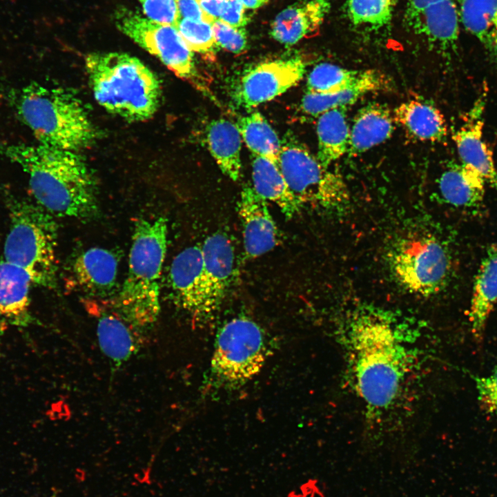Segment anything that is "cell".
I'll return each mask as SVG.
<instances>
[{
  "instance_id": "1",
  "label": "cell",
  "mask_w": 497,
  "mask_h": 497,
  "mask_svg": "<svg viewBox=\"0 0 497 497\" xmlns=\"http://www.w3.org/2000/svg\"><path fill=\"white\" fill-rule=\"evenodd\" d=\"M0 154L21 168L37 204L49 213L83 220L97 215L95 180L76 152L40 144L0 143Z\"/></svg>"
},
{
  "instance_id": "2",
  "label": "cell",
  "mask_w": 497,
  "mask_h": 497,
  "mask_svg": "<svg viewBox=\"0 0 497 497\" xmlns=\"http://www.w3.org/2000/svg\"><path fill=\"white\" fill-rule=\"evenodd\" d=\"M392 322L375 312H361L351 323L349 346L355 387L371 409H386L403 379V350Z\"/></svg>"
},
{
  "instance_id": "3",
  "label": "cell",
  "mask_w": 497,
  "mask_h": 497,
  "mask_svg": "<svg viewBox=\"0 0 497 497\" xmlns=\"http://www.w3.org/2000/svg\"><path fill=\"white\" fill-rule=\"evenodd\" d=\"M166 218L142 219L135 225L126 277L115 298L114 313L142 339L160 313V277L167 250Z\"/></svg>"
},
{
  "instance_id": "4",
  "label": "cell",
  "mask_w": 497,
  "mask_h": 497,
  "mask_svg": "<svg viewBox=\"0 0 497 497\" xmlns=\"http://www.w3.org/2000/svg\"><path fill=\"white\" fill-rule=\"evenodd\" d=\"M88 81L97 102L130 121L148 119L157 111L161 85L140 59L125 52H92L85 59Z\"/></svg>"
},
{
  "instance_id": "5",
  "label": "cell",
  "mask_w": 497,
  "mask_h": 497,
  "mask_svg": "<svg viewBox=\"0 0 497 497\" xmlns=\"http://www.w3.org/2000/svg\"><path fill=\"white\" fill-rule=\"evenodd\" d=\"M15 108L38 144L76 152L97 137L81 101L63 88L28 84L19 91Z\"/></svg>"
},
{
  "instance_id": "6",
  "label": "cell",
  "mask_w": 497,
  "mask_h": 497,
  "mask_svg": "<svg viewBox=\"0 0 497 497\" xmlns=\"http://www.w3.org/2000/svg\"><path fill=\"white\" fill-rule=\"evenodd\" d=\"M8 208L4 260L25 270L33 284L55 287L57 231L52 217L39 204L22 199H10Z\"/></svg>"
},
{
  "instance_id": "7",
  "label": "cell",
  "mask_w": 497,
  "mask_h": 497,
  "mask_svg": "<svg viewBox=\"0 0 497 497\" xmlns=\"http://www.w3.org/2000/svg\"><path fill=\"white\" fill-rule=\"evenodd\" d=\"M261 327L245 317L234 318L219 330L210 375L217 387L237 388L257 376L267 355Z\"/></svg>"
},
{
  "instance_id": "8",
  "label": "cell",
  "mask_w": 497,
  "mask_h": 497,
  "mask_svg": "<svg viewBox=\"0 0 497 497\" xmlns=\"http://www.w3.org/2000/svg\"><path fill=\"white\" fill-rule=\"evenodd\" d=\"M278 165L302 208L332 211L349 204V193L341 175L324 167L303 144L293 141L282 144Z\"/></svg>"
},
{
  "instance_id": "9",
  "label": "cell",
  "mask_w": 497,
  "mask_h": 497,
  "mask_svg": "<svg viewBox=\"0 0 497 497\" xmlns=\"http://www.w3.org/2000/svg\"><path fill=\"white\" fill-rule=\"evenodd\" d=\"M389 264L398 282L410 293L423 296L445 288L451 272L447 246L432 235L400 239L389 253Z\"/></svg>"
},
{
  "instance_id": "10",
  "label": "cell",
  "mask_w": 497,
  "mask_h": 497,
  "mask_svg": "<svg viewBox=\"0 0 497 497\" xmlns=\"http://www.w3.org/2000/svg\"><path fill=\"white\" fill-rule=\"evenodd\" d=\"M115 21L123 34L157 57L177 77L190 81L200 90H207L195 66L193 52L176 27L155 22L126 8L116 11Z\"/></svg>"
},
{
  "instance_id": "11",
  "label": "cell",
  "mask_w": 497,
  "mask_h": 497,
  "mask_svg": "<svg viewBox=\"0 0 497 497\" xmlns=\"http://www.w3.org/2000/svg\"><path fill=\"white\" fill-rule=\"evenodd\" d=\"M169 282L175 303L193 320L203 321L215 312L211 301L201 246H188L175 257Z\"/></svg>"
},
{
  "instance_id": "12",
  "label": "cell",
  "mask_w": 497,
  "mask_h": 497,
  "mask_svg": "<svg viewBox=\"0 0 497 497\" xmlns=\"http://www.w3.org/2000/svg\"><path fill=\"white\" fill-rule=\"evenodd\" d=\"M305 67L299 57L261 63L242 77L235 92V101L246 108L270 101L299 83Z\"/></svg>"
},
{
  "instance_id": "13",
  "label": "cell",
  "mask_w": 497,
  "mask_h": 497,
  "mask_svg": "<svg viewBox=\"0 0 497 497\" xmlns=\"http://www.w3.org/2000/svg\"><path fill=\"white\" fill-rule=\"evenodd\" d=\"M237 212L242 226L245 255L255 258L272 250L278 243L280 234L269 212L268 201L253 187L245 186L237 202Z\"/></svg>"
},
{
  "instance_id": "14",
  "label": "cell",
  "mask_w": 497,
  "mask_h": 497,
  "mask_svg": "<svg viewBox=\"0 0 497 497\" xmlns=\"http://www.w3.org/2000/svg\"><path fill=\"white\" fill-rule=\"evenodd\" d=\"M485 101V97L480 96L466 115L465 123L454 132L452 139L461 163L478 171L486 183L497 191L493 154L483 138Z\"/></svg>"
},
{
  "instance_id": "15",
  "label": "cell",
  "mask_w": 497,
  "mask_h": 497,
  "mask_svg": "<svg viewBox=\"0 0 497 497\" xmlns=\"http://www.w3.org/2000/svg\"><path fill=\"white\" fill-rule=\"evenodd\" d=\"M119 258L113 251L90 248L74 260L71 277L75 286L95 298H106L115 288Z\"/></svg>"
},
{
  "instance_id": "16",
  "label": "cell",
  "mask_w": 497,
  "mask_h": 497,
  "mask_svg": "<svg viewBox=\"0 0 497 497\" xmlns=\"http://www.w3.org/2000/svg\"><path fill=\"white\" fill-rule=\"evenodd\" d=\"M211 301L215 311L226 295L235 277V250L226 234L217 232L201 246Z\"/></svg>"
},
{
  "instance_id": "17",
  "label": "cell",
  "mask_w": 497,
  "mask_h": 497,
  "mask_svg": "<svg viewBox=\"0 0 497 497\" xmlns=\"http://www.w3.org/2000/svg\"><path fill=\"white\" fill-rule=\"evenodd\" d=\"M329 0H298L280 12L271 24V36L291 46L315 32L329 12Z\"/></svg>"
},
{
  "instance_id": "18",
  "label": "cell",
  "mask_w": 497,
  "mask_h": 497,
  "mask_svg": "<svg viewBox=\"0 0 497 497\" xmlns=\"http://www.w3.org/2000/svg\"><path fill=\"white\" fill-rule=\"evenodd\" d=\"M28 273L6 260L0 261V318L8 324L27 327L32 321Z\"/></svg>"
},
{
  "instance_id": "19",
  "label": "cell",
  "mask_w": 497,
  "mask_h": 497,
  "mask_svg": "<svg viewBox=\"0 0 497 497\" xmlns=\"http://www.w3.org/2000/svg\"><path fill=\"white\" fill-rule=\"evenodd\" d=\"M497 303V244L490 245L481 260L474 282L469 322L472 334L481 342L491 312Z\"/></svg>"
},
{
  "instance_id": "20",
  "label": "cell",
  "mask_w": 497,
  "mask_h": 497,
  "mask_svg": "<svg viewBox=\"0 0 497 497\" xmlns=\"http://www.w3.org/2000/svg\"><path fill=\"white\" fill-rule=\"evenodd\" d=\"M459 21L455 0H444L427 8L408 25L431 44L448 52L456 47Z\"/></svg>"
},
{
  "instance_id": "21",
  "label": "cell",
  "mask_w": 497,
  "mask_h": 497,
  "mask_svg": "<svg viewBox=\"0 0 497 497\" xmlns=\"http://www.w3.org/2000/svg\"><path fill=\"white\" fill-rule=\"evenodd\" d=\"M393 117L387 105L373 102L360 108L350 128L347 153H362L389 139L394 130Z\"/></svg>"
},
{
  "instance_id": "22",
  "label": "cell",
  "mask_w": 497,
  "mask_h": 497,
  "mask_svg": "<svg viewBox=\"0 0 497 497\" xmlns=\"http://www.w3.org/2000/svg\"><path fill=\"white\" fill-rule=\"evenodd\" d=\"M97 336L113 370L119 369L138 352L142 340L115 313L106 311L99 312Z\"/></svg>"
},
{
  "instance_id": "23",
  "label": "cell",
  "mask_w": 497,
  "mask_h": 497,
  "mask_svg": "<svg viewBox=\"0 0 497 497\" xmlns=\"http://www.w3.org/2000/svg\"><path fill=\"white\" fill-rule=\"evenodd\" d=\"M407 135L416 140L443 142L447 136L445 119L433 105L420 100L400 104L393 114Z\"/></svg>"
},
{
  "instance_id": "24",
  "label": "cell",
  "mask_w": 497,
  "mask_h": 497,
  "mask_svg": "<svg viewBox=\"0 0 497 497\" xmlns=\"http://www.w3.org/2000/svg\"><path fill=\"white\" fill-rule=\"evenodd\" d=\"M486 182L472 167L462 163H451L442 173L438 187L448 204L465 208H478L483 204Z\"/></svg>"
},
{
  "instance_id": "25",
  "label": "cell",
  "mask_w": 497,
  "mask_h": 497,
  "mask_svg": "<svg viewBox=\"0 0 497 497\" xmlns=\"http://www.w3.org/2000/svg\"><path fill=\"white\" fill-rule=\"evenodd\" d=\"M253 188L263 198L276 204L286 218H291L302 208L290 190L278 163L253 155Z\"/></svg>"
},
{
  "instance_id": "26",
  "label": "cell",
  "mask_w": 497,
  "mask_h": 497,
  "mask_svg": "<svg viewBox=\"0 0 497 497\" xmlns=\"http://www.w3.org/2000/svg\"><path fill=\"white\" fill-rule=\"evenodd\" d=\"M206 141L221 171L237 181L242 172V136L236 124L220 118L211 121L206 130Z\"/></svg>"
},
{
  "instance_id": "27",
  "label": "cell",
  "mask_w": 497,
  "mask_h": 497,
  "mask_svg": "<svg viewBox=\"0 0 497 497\" xmlns=\"http://www.w3.org/2000/svg\"><path fill=\"white\" fill-rule=\"evenodd\" d=\"M388 86L389 81L383 73L367 70L360 82L340 92L331 94L306 92L301 101L300 108L304 113L317 117L329 110L353 104L366 94L385 89Z\"/></svg>"
},
{
  "instance_id": "28",
  "label": "cell",
  "mask_w": 497,
  "mask_h": 497,
  "mask_svg": "<svg viewBox=\"0 0 497 497\" xmlns=\"http://www.w3.org/2000/svg\"><path fill=\"white\" fill-rule=\"evenodd\" d=\"M316 132L317 158L324 167L329 168L348 151L350 128L346 107L331 109L319 115Z\"/></svg>"
},
{
  "instance_id": "29",
  "label": "cell",
  "mask_w": 497,
  "mask_h": 497,
  "mask_svg": "<svg viewBox=\"0 0 497 497\" xmlns=\"http://www.w3.org/2000/svg\"><path fill=\"white\" fill-rule=\"evenodd\" d=\"M459 17L465 30L497 57V0H461Z\"/></svg>"
},
{
  "instance_id": "30",
  "label": "cell",
  "mask_w": 497,
  "mask_h": 497,
  "mask_svg": "<svg viewBox=\"0 0 497 497\" xmlns=\"http://www.w3.org/2000/svg\"><path fill=\"white\" fill-rule=\"evenodd\" d=\"M236 126L253 155L264 157L278 163L282 143L260 113L253 111L240 117Z\"/></svg>"
},
{
  "instance_id": "31",
  "label": "cell",
  "mask_w": 497,
  "mask_h": 497,
  "mask_svg": "<svg viewBox=\"0 0 497 497\" xmlns=\"http://www.w3.org/2000/svg\"><path fill=\"white\" fill-rule=\"evenodd\" d=\"M367 70H350L329 63H321L311 71L306 92L331 94L352 87L365 76Z\"/></svg>"
},
{
  "instance_id": "32",
  "label": "cell",
  "mask_w": 497,
  "mask_h": 497,
  "mask_svg": "<svg viewBox=\"0 0 497 497\" xmlns=\"http://www.w3.org/2000/svg\"><path fill=\"white\" fill-rule=\"evenodd\" d=\"M394 0H347V10L356 26L377 30L390 23Z\"/></svg>"
},
{
  "instance_id": "33",
  "label": "cell",
  "mask_w": 497,
  "mask_h": 497,
  "mask_svg": "<svg viewBox=\"0 0 497 497\" xmlns=\"http://www.w3.org/2000/svg\"><path fill=\"white\" fill-rule=\"evenodd\" d=\"M177 28L192 52L211 53L217 45L211 23L181 19Z\"/></svg>"
},
{
  "instance_id": "34",
  "label": "cell",
  "mask_w": 497,
  "mask_h": 497,
  "mask_svg": "<svg viewBox=\"0 0 497 497\" xmlns=\"http://www.w3.org/2000/svg\"><path fill=\"white\" fill-rule=\"evenodd\" d=\"M212 26L217 44L235 54L246 50L248 41L246 32L243 28L232 26L220 19L215 20Z\"/></svg>"
},
{
  "instance_id": "35",
  "label": "cell",
  "mask_w": 497,
  "mask_h": 497,
  "mask_svg": "<svg viewBox=\"0 0 497 497\" xmlns=\"http://www.w3.org/2000/svg\"><path fill=\"white\" fill-rule=\"evenodd\" d=\"M146 17L177 28L181 19L176 0H138Z\"/></svg>"
},
{
  "instance_id": "36",
  "label": "cell",
  "mask_w": 497,
  "mask_h": 497,
  "mask_svg": "<svg viewBox=\"0 0 497 497\" xmlns=\"http://www.w3.org/2000/svg\"><path fill=\"white\" fill-rule=\"evenodd\" d=\"M472 378L480 407L497 421V366L487 376H473Z\"/></svg>"
},
{
  "instance_id": "37",
  "label": "cell",
  "mask_w": 497,
  "mask_h": 497,
  "mask_svg": "<svg viewBox=\"0 0 497 497\" xmlns=\"http://www.w3.org/2000/svg\"><path fill=\"white\" fill-rule=\"evenodd\" d=\"M218 19L237 28H242L248 23L245 8L239 0H226L224 10Z\"/></svg>"
},
{
  "instance_id": "38",
  "label": "cell",
  "mask_w": 497,
  "mask_h": 497,
  "mask_svg": "<svg viewBox=\"0 0 497 497\" xmlns=\"http://www.w3.org/2000/svg\"><path fill=\"white\" fill-rule=\"evenodd\" d=\"M181 19L213 23L215 21L205 13L196 0H176Z\"/></svg>"
},
{
  "instance_id": "39",
  "label": "cell",
  "mask_w": 497,
  "mask_h": 497,
  "mask_svg": "<svg viewBox=\"0 0 497 497\" xmlns=\"http://www.w3.org/2000/svg\"><path fill=\"white\" fill-rule=\"evenodd\" d=\"M444 0H408L405 19L407 23L416 18L427 8Z\"/></svg>"
},
{
  "instance_id": "40",
  "label": "cell",
  "mask_w": 497,
  "mask_h": 497,
  "mask_svg": "<svg viewBox=\"0 0 497 497\" xmlns=\"http://www.w3.org/2000/svg\"><path fill=\"white\" fill-rule=\"evenodd\" d=\"M203 11L214 20L220 19L225 4L226 0H196Z\"/></svg>"
},
{
  "instance_id": "41",
  "label": "cell",
  "mask_w": 497,
  "mask_h": 497,
  "mask_svg": "<svg viewBox=\"0 0 497 497\" xmlns=\"http://www.w3.org/2000/svg\"><path fill=\"white\" fill-rule=\"evenodd\" d=\"M245 8L255 9L266 4L268 0H239Z\"/></svg>"
},
{
  "instance_id": "42",
  "label": "cell",
  "mask_w": 497,
  "mask_h": 497,
  "mask_svg": "<svg viewBox=\"0 0 497 497\" xmlns=\"http://www.w3.org/2000/svg\"><path fill=\"white\" fill-rule=\"evenodd\" d=\"M315 489V483L312 480L302 485L300 487V490L304 497H306L307 495L311 494Z\"/></svg>"
},
{
  "instance_id": "43",
  "label": "cell",
  "mask_w": 497,
  "mask_h": 497,
  "mask_svg": "<svg viewBox=\"0 0 497 497\" xmlns=\"http://www.w3.org/2000/svg\"><path fill=\"white\" fill-rule=\"evenodd\" d=\"M288 497H304L303 494L300 489V491H291Z\"/></svg>"
},
{
  "instance_id": "44",
  "label": "cell",
  "mask_w": 497,
  "mask_h": 497,
  "mask_svg": "<svg viewBox=\"0 0 497 497\" xmlns=\"http://www.w3.org/2000/svg\"><path fill=\"white\" fill-rule=\"evenodd\" d=\"M311 494V497H324L323 494L317 489H315Z\"/></svg>"
}]
</instances>
